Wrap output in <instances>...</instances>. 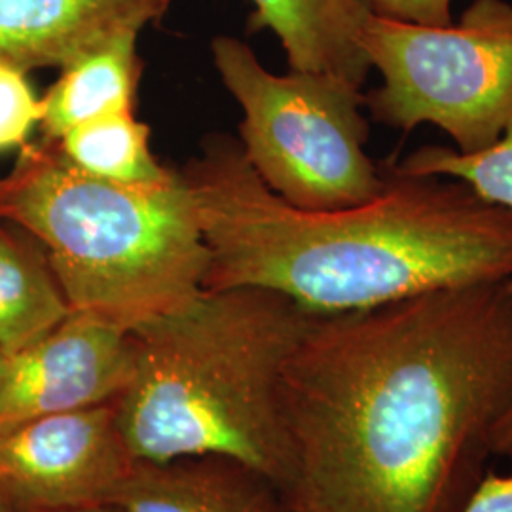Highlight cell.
I'll return each mask as SVG.
<instances>
[{"instance_id": "12", "label": "cell", "mask_w": 512, "mask_h": 512, "mask_svg": "<svg viewBox=\"0 0 512 512\" xmlns=\"http://www.w3.org/2000/svg\"><path fill=\"white\" fill-rule=\"evenodd\" d=\"M71 313L42 243L0 220V353L31 348Z\"/></svg>"}, {"instance_id": "22", "label": "cell", "mask_w": 512, "mask_h": 512, "mask_svg": "<svg viewBox=\"0 0 512 512\" xmlns=\"http://www.w3.org/2000/svg\"><path fill=\"white\" fill-rule=\"evenodd\" d=\"M0 512H2V505H0Z\"/></svg>"}, {"instance_id": "14", "label": "cell", "mask_w": 512, "mask_h": 512, "mask_svg": "<svg viewBox=\"0 0 512 512\" xmlns=\"http://www.w3.org/2000/svg\"><path fill=\"white\" fill-rule=\"evenodd\" d=\"M148 135L147 126L135 120L133 110H126L92 118L52 143L74 167L95 179L120 184L162 183L173 169L154 158Z\"/></svg>"}, {"instance_id": "11", "label": "cell", "mask_w": 512, "mask_h": 512, "mask_svg": "<svg viewBox=\"0 0 512 512\" xmlns=\"http://www.w3.org/2000/svg\"><path fill=\"white\" fill-rule=\"evenodd\" d=\"M253 31L268 29L281 42L289 69L319 74L363 90L370 63L361 35L372 8L368 0H251Z\"/></svg>"}, {"instance_id": "16", "label": "cell", "mask_w": 512, "mask_h": 512, "mask_svg": "<svg viewBox=\"0 0 512 512\" xmlns=\"http://www.w3.org/2000/svg\"><path fill=\"white\" fill-rule=\"evenodd\" d=\"M42 120V97L33 92L27 73L0 61V152L23 148Z\"/></svg>"}, {"instance_id": "17", "label": "cell", "mask_w": 512, "mask_h": 512, "mask_svg": "<svg viewBox=\"0 0 512 512\" xmlns=\"http://www.w3.org/2000/svg\"><path fill=\"white\" fill-rule=\"evenodd\" d=\"M374 14L418 25L444 27L452 19V0H368Z\"/></svg>"}, {"instance_id": "6", "label": "cell", "mask_w": 512, "mask_h": 512, "mask_svg": "<svg viewBox=\"0 0 512 512\" xmlns=\"http://www.w3.org/2000/svg\"><path fill=\"white\" fill-rule=\"evenodd\" d=\"M361 48L382 76L363 95L370 118L410 133L442 129L459 152L494 145L512 120V4L473 0L444 27L370 14Z\"/></svg>"}, {"instance_id": "10", "label": "cell", "mask_w": 512, "mask_h": 512, "mask_svg": "<svg viewBox=\"0 0 512 512\" xmlns=\"http://www.w3.org/2000/svg\"><path fill=\"white\" fill-rule=\"evenodd\" d=\"M114 505L126 512H294L272 480L224 456L137 459Z\"/></svg>"}, {"instance_id": "4", "label": "cell", "mask_w": 512, "mask_h": 512, "mask_svg": "<svg viewBox=\"0 0 512 512\" xmlns=\"http://www.w3.org/2000/svg\"><path fill=\"white\" fill-rule=\"evenodd\" d=\"M0 220L42 243L71 310L131 330L205 291L209 249L183 173L154 184L95 179L52 141L19 148L0 177Z\"/></svg>"}, {"instance_id": "21", "label": "cell", "mask_w": 512, "mask_h": 512, "mask_svg": "<svg viewBox=\"0 0 512 512\" xmlns=\"http://www.w3.org/2000/svg\"><path fill=\"white\" fill-rule=\"evenodd\" d=\"M4 363H6V357L0 353V380H2V374H4Z\"/></svg>"}, {"instance_id": "20", "label": "cell", "mask_w": 512, "mask_h": 512, "mask_svg": "<svg viewBox=\"0 0 512 512\" xmlns=\"http://www.w3.org/2000/svg\"><path fill=\"white\" fill-rule=\"evenodd\" d=\"M57 512H126L122 511L116 505H97V507H80V509H67V511Z\"/></svg>"}, {"instance_id": "2", "label": "cell", "mask_w": 512, "mask_h": 512, "mask_svg": "<svg viewBox=\"0 0 512 512\" xmlns=\"http://www.w3.org/2000/svg\"><path fill=\"white\" fill-rule=\"evenodd\" d=\"M181 173L209 249L205 289H264L332 315L512 277L511 211L454 179L387 169L374 200L306 211L275 196L228 137Z\"/></svg>"}, {"instance_id": "15", "label": "cell", "mask_w": 512, "mask_h": 512, "mask_svg": "<svg viewBox=\"0 0 512 512\" xmlns=\"http://www.w3.org/2000/svg\"><path fill=\"white\" fill-rule=\"evenodd\" d=\"M391 169L410 177L454 179L467 184L484 202L512 213V120L488 148L459 152L452 147L427 145L416 148Z\"/></svg>"}, {"instance_id": "5", "label": "cell", "mask_w": 512, "mask_h": 512, "mask_svg": "<svg viewBox=\"0 0 512 512\" xmlns=\"http://www.w3.org/2000/svg\"><path fill=\"white\" fill-rule=\"evenodd\" d=\"M215 69L243 110L241 152L275 196L332 211L382 194L385 173L366 154L363 93L319 74L270 73L238 38L211 42Z\"/></svg>"}, {"instance_id": "19", "label": "cell", "mask_w": 512, "mask_h": 512, "mask_svg": "<svg viewBox=\"0 0 512 512\" xmlns=\"http://www.w3.org/2000/svg\"><path fill=\"white\" fill-rule=\"evenodd\" d=\"M507 285L512 291V277L507 279ZM494 456L497 458L505 459V461H511L512 463V403L503 420L499 421L497 429H495L494 435V448H492Z\"/></svg>"}, {"instance_id": "13", "label": "cell", "mask_w": 512, "mask_h": 512, "mask_svg": "<svg viewBox=\"0 0 512 512\" xmlns=\"http://www.w3.org/2000/svg\"><path fill=\"white\" fill-rule=\"evenodd\" d=\"M139 35L114 40L95 54L65 67L42 97V139L57 141L69 129L92 118L133 110L141 78Z\"/></svg>"}, {"instance_id": "9", "label": "cell", "mask_w": 512, "mask_h": 512, "mask_svg": "<svg viewBox=\"0 0 512 512\" xmlns=\"http://www.w3.org/2000/svg\"><path fill=\"white\" fill-rule=\"evenodd\" d=\"M171 0H0V61L65 69L164 18Z\"/></svg>"}, {"instance_id": "8", "label": "cell", "mask_w": 512, "mask_h": 512, "mask_svg": "<svg viewBox=\"0 0 512 512\" xmlns=\"http://www.w3.org/2000/svg\"><path fill=\"white\" fill-rule=\"evenodd\" d=\"M131 374V332L73 311L37 344L6 357L0 431L42 416L112 404Z\"/></svg>"}, {"instance_id": "1", "label": "cell", "mask_w": 512, "mask_h": 512, "mask_svg": "<svg viewBox=\"0 0 512 512\" xmlns=\"http://www.w3.org/2000/svg\"><path fill=\"white\" fill-rule=\"evenodd\" d=\"M512 403V291L311 315L281 384L294 512H459Z\"/></svg>"}, {"instance_id": "7", "label": "cell", "mask_w": 512, "mask_h": 512, "mask_svg": "<svg viewBox=\"0 0 512 512\" xmlns=\"http://www.w3.org/2000/svg\"><path fill=\"white\" fill-rule=\"evenodd\" d=\"M135 463L112 404L23 421L0 431L2 512L114 505Z\"/></svg>"}, {"instance_id": "3", "label": "cell", "mask_w": 512, "mask_h": 512, "mask_svg": "<svg viewBox=\"0 0 512 512\" xmlns=\"http://www.w3.org/2000/svg\"><path fill=\"white\" fill-rule=\"evenodd\" d=\"M311 315L264 289H205L131 330L133 374L112 403L131 456L236 459L285 495L283 370Z\"/></svg>"}, {"instance_id": "18", "label": "cell", "mask_w": 512, "mask_h": 512, "mask_svg": "<svg viewBox=\"0 0 512 512\" xmlns=\"http://www.w3.org/2000/svg\"><path fill=\"white\" fill-rule=\"evenodd\" d=\"M459 512H512V473L486 471Z\"/></svg>"}]
</instances>
